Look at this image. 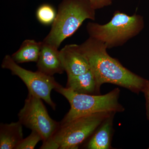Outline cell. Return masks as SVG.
I'll use <instances>...</instances> for the list:
<instances>
[{
    "instance_id": "6da1fadb",
    "label": "cell",
    "mask_w": 149,
    "mask_h": 149,
    "mask_svg": "<svg viewBox=\"0 0 149 149\" xmlns=\"http://www.w3.org/2000/svg\"><path fill=\"white\" fill-rule=\"evenodd\" d=\"M80 46L100 89L104 83H108L137 94L143 93L148 80L131 72L111 56L103 43L89 37Z\"/></svg>"
},
{
    "instance_id": "7a4b0ae2",
    "label": "cell",
    "mask_w": 149,
    "mask_h": 149,
    "mask_svg": "<svg viewBox=\"0 0 149 149\" xmlns=\"http://www.w3.org/2000/svg\"><path fill=\"white\" fill-rule=\"evenodd\" d=\"M95 10L88 0H63L49 34L43 41L58 49L86 19H95Z\"/></svg>"
},
{
    "instance_id": "3957f363",
    "label": "cell",
    "mask_w": 149,
    "mask_h": 149,
    "mask_svg": "<svg viewBox=\"0 0 149 149\" xmlns=\"http://www.w3.org/2000/svg\"><path fill=\"white\" fill-rule=\"evenodd\" d=\"M144 27L141 15L135 13L130 16L116 10L108 23L100 24L89 22L86 29L90 37L101 41L108 49L123 45L139 35Z\"/></svg>"
},
{
    "instance_id": "277c9868",
    "label": "cell",
    "mask_w": 149,
    "mask_h": 149,
    "mask_svg": "<svg viewBox=\"0 0 149 149\" xmlns=\"http://www.w3.org/2000/svg\"><path fill=\"white\" fill-rule=\"evenodd\" d=\"M69 102L70 108L61 123L77 118L100 112H122L125 108L119 102L120 90L116 88L104 95L80 94L59 84L54 89Z\"/></svg>"
},
{
    "instance_id": "5b68a950",
    "label": "cell",
    "mask_w": 149,
    "mask_h": 149,
    "mask_svg": "<svg viewBox=\"0 0 149 149\" xmlns=\"http://www.w3.org/2000/svg\"><path fill=\"white\" fill-rule=\"evenodd\" d=\"M114 112H100L61 123L52 138L59 149H76L85 143L107 118Z\"/></svg>"
},
{
    "instance_id": "8992f818",
    "label": "cell",
    "mask_w": 149,
    "mask_h": 149,
    "mask_svg": "<svg viewBox=\"0 0 149 149\" xmlns=\"http://www.w3.org/2000/svg\"><path fill=\"white\" fill-rule=\"evenodd\" d=\"M2 68L9 70L12 74L19 77L27 86L28 93L42 99L55 110L56 104L51 97L52 90L59 84L53 76H49L37 70L35 72L24 69L19 66L12 58L11 56L6 55L3 59Z\"/></svg>"
},
{
    "instance_id": "52a82bcc",
    "label": "cell",
    "mask_w": 149,
    "mask_h": 149,
    "mask_svg": "<svg viewBox=\"0 0 149 149\" xmlns=\"http://www.w3.org/2000/svg\"><path fill=\"white\" fill-rule=\"evenodd\" d=\"M18 117L22 125L40 133L42 142L52 137L60 124V122L51 118L42 99L30 93L18 113Z\"/></svg>"
},
{
    "instance_id": "ba28073f",
    "label": "cell",
    "mask_w": 149,
    "mask_h": 149,
    "mask_svg": "<svg viewBox=\"0 0 149 149\" xmlns=\"http://www.w3.org/2000/svg\"><path fill=\"white\" fill-rule=\"evenodd\" d=\"M60 56L67 75H80L90 70L89 63L81 52L80 45H66L60 51Z\"/></svg>"
},
{
    "instance_id": "9c48e42d",
    "label": "cell",
    "mask_w": 149,
    "mask_h": 149,
    "mask_svg": "<svg viewBox=\"0 0 149 149\" xmlns=\"http://www.w3.org/2000/svg\"><path fill=\"white\" fill-rule=\"evenodd\" d=\"M58 49L44 41L41 42V50L37 62V70L49 76L63 73L64 70Z\"/></svg>"
},
{
    "instance_id": "30bf717a",
    "label": "cell",
    "mask_w": 149,
    "mask_h": 149,
    "mask_svg": "<svg viewBox=\"0 0 149 149\" xmlns=\"http://www.w3.org/2000/svg\"><path fill=\"white\" fill-rule=\"evenodd\" d=\"M113 113L107 118L96 129L85 144L88 149H110L112 148L111 141L113 134Z\"/></svg>"
},
{
    "instance_id": "8fae6325",
    "label": "cell",
    "mask_w": 149,
    "mask_h": 149,
    "mask_svg": "<svg viewBox=\"0 0 149 149\" xmlns=\"http://www.w3.org/2000/svg\"><path fill=\"white\" fill-rule=\"evenodd\" d=\"M67 77L65 88L80 94L100 95V88L91 70L84 74Z\"/></svg>"
},
{
    "instance_id": "7c38bea8",
    "label": "cell",
    "mask_w": 149,
    "mask_h": 149,
    "mask_svg": "<svg viewBox=\"0 0 149 149\" xmlns=\"http://www.w3.org/2000/svg\"><path fill=\"white\" fill-rule=\"evenodd\" d=\"M22 124L19 121L0 125V149H15L23 139Z\"/></svg>"
},
{
    "instance_id": "4fadbf2b",
    "label": "cell",
    "mask_w": 149,
    "mask_h": 149,
    "mask_svg": "<svg viewBox=\"0 0 149 149\" xmlns=\"http://www.w3.org/2000/svg\"><path fill=\"white\" fill-rule=\"evenodd\" d=\"M41 42L34 40H26L22 43L20 48L11 57L16 63L36 62L38 61L41 50Z\"/></svg>"
},
{
    "instance_id": "5bb4252c",
    "label": "cell",
    "mask_w": 149,
    "mask_h": 149,
    "mask_svg": "<svg viewBox=\"0 0 149 149\" xmlns=\"http://www.w3.org/2000/svg\"><path fill=\"white\" fill-rule=\"evenodd\" d=\"M57 13L54 7L49 4H43L37 8L36 16L41 24L49 25L53 23Z\"/></svg>"
},
{
    "instance_id": "9a60e30c",
    "label": "cell",
    "mask_w": 149,
    "mask_h": 149,
    "mask_svg": "<svg viewBox=\"0 0 149 149\" xmlns=\"http://www.w3.org/2000/svg\"><path fill=\"white\" fill-rule=\"evenodd\" d=\"M42 140L40 133L35 130H32L30 135L22 139L15 149H33L40 141Z\"/></svg>"
},
{
    "instance_id": "2e32d148",
    "label": "cell",
    "mask_w": 149,
    "mask_h": 149,
    "mask_svg": "<svg viewBox=\"0 0 149 149\" xmlns=\"http://www.w3.org/2000/svg\"><path fill=\"white\" fill-rule=\"evenodd\" d=\"M95 10L99 9L111 5L113 0H88Z\"/></svg>"
},
{
    "instance_id": "e0dca14e",
    "label": "cell",
    "mask_w": 149,
    "mask_h": 149,
    "mask_svg": "<svg viewBox=\"0 0 149 149\" xmlns=\"http://www.w3.org/2000/svg\"><path fill=\"white\" fill-rule=\"evenodd\" d=\"M42 149H59L58 144L54 141L52 138L43 142L42 145L40 147Z\"/></svg>"
},
{
    "instance_id": "ac0fdd59",
    "label": "cell",
    "mask_w": 149,
    "mask_h": 149,
    "mask_svg": "<svg viewBox=\"0 0 149 149\" xmlns=\"http://www.w3.org/2000/svg\"><path fill=\"white\" fill-rule=\"evenodd\" d=\"M143 93H144L146 100L147 118L148 120H149V80L148 81Z\"/></svg>"
},
{
    "instance_id": "d6986e66",
    "label": "cell",
    "mask_w": 149,
    "mask_h": 149,
    "mask_svg": "<svg viewBox=\"0 0 149 149\" xmlns=\"http://www.w3.org/2000/svg\"><path fill=\"white\" fill-rule=\"evenodd\" d=\"M148 149H149V148H148Z\"/></svg>"
}]
</instances>
